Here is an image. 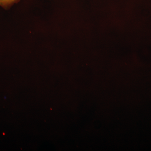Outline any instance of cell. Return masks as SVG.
<instances>
[{"label":"cell","mask_w":151,"mask_h":151,"mask_svg":"<svg viewBox=\"0 0 151 151\" xmlns=\"http://www.w3.org/2000/svg\"><path fill=\"white\" fill-rule=\"evenodd\" d=\"M19 1L20 0H0V6L6 9Z\"/></svg>","instance_id":"1"}]
</instances>
